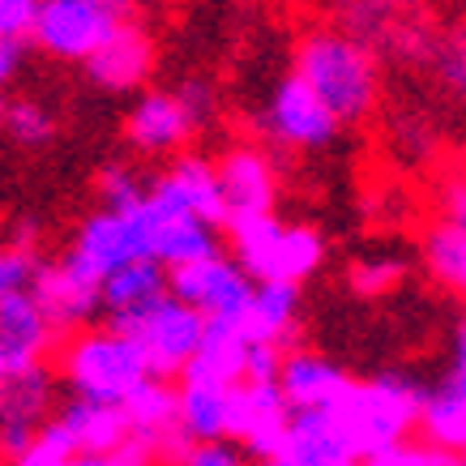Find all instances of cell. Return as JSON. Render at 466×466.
Segmentation results:
<instances>
[{"instance_id": "cell-1", "label": "cell", "mask_w": 466, "mask_h": 466, "mask_svg": "<svg viewBox=\"0 0 466 466\" xmlns=\"http://www.w3.org/2000/svg\"><path fill=\"white\" fill-rule=\"evenodd\" d=\"M317 90V99L334 112L339 125H355L377 103V56L347 30H312L296 47V69Z\"/></svg>"}, {"instance_id": "cell-2", "label": "cell", "mask_w": 466, "mask_h": 466, "mask_svg": "<svg viewBox=\"0 0 466 466\" xmlns=\"http://www.w3.org/2000/svg\"><path fill=\"white\" fill-rule=\"evenodd\" d=\"M428 394L432 390H424L402 372H381V377L355 381L351 394L342 398L329 415L339 420L351 450L360 458H372V453L390 450V445H402L410 428H420Z\"/></svg>"}, {"instance_id": "cell-3", "label": "cell", "mask_w": 466, "mask_h": 466, "mask_svg": "<svg viewBox=\"0 0 466 466\" xmlns=\"http://www.w3.org/2000/svg\"><path fill=\"white\" fill-rule=\"evenodd\" d=\"M65 381L73 398L103 402V407H125L150 381V364L137 351V342L107 329H82L65 347Z\"/></svg>"}, {"instance_id": "cell-4", "label": "cell", "mask_w": 466, "mask_h": 466, "mask_svg": "<svg viewBox=\"0 0 466 466\" xmlns=\"http://www.w3.org/2000/svg\"><path fill=\"white\" fill-rule=\"evenodd\" d=\"M125 218L133 227V240H137V257L142 261H158V266L176 269V266H188V261H201V257L223 253L218 248V231L184 210L180 198L163 180L150 184L146 201L137 210H128Z\"/></svg>"}, {"instance_id": "cell-5", "label": "cell", "mask_w": 466, "mask_h": 466, "mask_svg": "<svg viewBox=\"0 0 466 466\" xmlns=\"http://www.w3.org/2000/svg\"><path fill=\"white\" fill-rule=\"evenodd\" d=\"M112 329L137 342V351L150 364V377L171 381V377H184V368L193 364V355H198L201 339H206V317L193 312L188 304H180L176 296H167L158 299L155 309L133 312V317H116Z\"/></svg>"}, {"instance_id": "cell-6", "label": "cell", "mask_w": 466, "mask_h": 466, "mask_svg": "<svg viewBox=\"0 0 466 466\" xmlns=\"http://www.w3.org/2000/svg\"><path fill=\"white\" fill-rule=\"evenodd\" d=\"M128 22V5L112 0H43L30 43L56 60H86Z\"/></svg>"}, {"instance_id": "cell-7", "label": "cell", "mask_w": 466, "mask_h": 466, "mask_svg": "<svg viewBox=\"0 0 466 466\" xmlns=\"http://www.w3.org/2000/svg\"><path fill=\"white\" fill-rule=\"evenodd\" d=\"M167 283H171V296L180 304H188L206 321H218V325H244L257 296V283L240 269V261L227 253L167 269Z\"/></svg>"}, {"instance_id": "cell-8", "label": "cell", "mask_w": 466, "mask_h": 466, "mask_svg": "<svg viewBox=\"0 0 466 466\" xmlns=\"http://www.w3.org/2000/svg\"><path fill=\"white\" fill-rule=\"evenodd\" d=\"M30 296L47 317V325L65 334V329H82L86 321H95L103 309V279L65 253V261H43L35 266L30 279Z\"/></svg>"}, {"instance_id": "cell-9", "label": "cell", "mask_w": 466, "mask_h": 466, "mask_svg": "<svg viewBox=\"0 0 466 466\" xmlns=\"http://www.w3.org/2000/svg\"><path fill=\"white\" fill-rule=\"evenodd\" d=\"M291 420H296V410H291V402L283 398L279 385L244 381L236 385V398H231V432H227V441H240L244 453H253V458H261V466H269L287 453Z\"/></svg>"}, {"instance_id": "cell-10", "label": "cell", "mask_w": 466, "mask_h": 466, "mask_svg": "<svg viewBox=\"0 0 466 466\" xmlns=\"http://www.w3.org/2000/svg\"><path fill=\"white\" fill-rule=\"evenodd\" d=\"M261 125H266V133L274 142L291 146V150H321V146H329L339 137L342 128L334 120V112L317 99V90L299 73H287L283 82L274 86Z\"/></svg>"}, {"instance_id": "cell-11", "label": "cell", "mask_w": 466, "mask_h": 466, "mask_svg": "<svg viewBox=\"0 0 466 466\" xmlns=\"http://www.w3.org/2000/svg\"><path fill=\"white\" fill-rule=\"evenodd\" d=\"M82 69H86V77L99 86V90H107V95L137 90V86L150 77V69H155V39H150V30H146L142 22L128 17L125 26L116 30Z\"/></svg>"}, {"instance_id": "cell-12", "label": "cell", "mask_w": 466, "mask_h": 466, "mask_svg": "<svg viewBox=\"0 0 466 466\" xmlns=\"http://www.w3.org/2000/svg\"><path fill=\"white\" fill-rule=\"evenodd\" d=\"M201 120L193 116V107L184 103V95L176 90H150L137 99V107L128 112V125H125V137L128 146H137L142 155H158V150H176L193 137V128Z\"/></svg>"}, {"instance_id": "cell-13", "label": "cell", "mask_w": 466, "mask_h": 466, "mask_svg": "<svg viewBox=\"0 0 466 466\" xmlns=\"http://www.w3.org/2000/svg\"><path fill=\"white\" fill-rule=\"evenodd\" d=\"M218 180H223V198H227L231 218L274 214L279 180H274V163L266 158V150H257V146L227 150L223 163H218Z\"/></svg>"}, {"instance_id": "cell-14", "label": "cell", "mask_w": 466, "mask_h": 466, "mask_svg": "<svg viewBox=\"0 0 466 466\" xmlns=\"http://www.w3.org/2000/svg\"><path fill=\"white\" fill-rule=\"evenodd\" d=\"M355 377H347L339 364H329L325 355L312 351H287L283 372H279V390L291 402L296 415L304 410H334L342 398L351 394Z\"/></svg>"}, {"instance_id": "cell-15", "label": "cell", "mask_w": 466, "mask_h": 466, "mask_svg": "<svg viewBox=\"0 0 466 466\" xmlns=\"http://www.w3.org/2000/svg\"><path fill=\"white\" fill-rule=\"evenodd\" d=\"M69 257H77L90 274H99L103 283H107V274H116L120 266L142 261L128 218L125 214H112V210H95L90 218H82L77 236H73Z\"/></svg>"}, {"instance_id": "cell-16", "label": "cell", "mask_w": 466, "mask_h": 466, "mask_svg": "<svg viewBox=\"0 0 466 466\" xmlns=\"http://www.w3.org/2000/svg\"><path fill=\"white\" fill-rule=\"evenodd\" d=\"M158 180L167 184L171 193L180 198V206L193 218H201L206 227L223 231L231 227V210H227V198H223V180H218V163H206L201 155H180L171 163Z\"/></svg>"}, {"instance_id": "cell-17", "label": "cell", "mask_w": 466, "mask_h": 466, "mask_svg": "<svg viewBox=\"0 0 466 466\" xmlns=\"http://www.w3.org/2000/svg\"><path fill=\"white\" fill-rule=\"evenodd\" d=\"M56 424L69 432L77 458H112L128 445L125 407H103V402H82L73 398L56 415Z\"/></svg>"}, {"instance_id": "cell-18", "label": "cell", "mask_w": 466, "mask_h": 466, "mask_svg": "<svg viewBox=\"0 0 466 466\" xmlns=\"http://www.w3.org/2000/svg\"><path fill=\"white\" fill-rule=\"evenodd\" d=\"M125 420H128V437L142 441L146 450L163 458L167 441L180 432V390L171 381H150L125 402Z\"/></svg>"}, {"instance_id": "cell-19", "label": "cell", "mask_w": 466, "mask_h": 466, "mask_svg": "<svg viewBox=\"0 0 466 466\" xmlns=\"http://www.w3.org/2000/svg\"><path fill=\"white\" fill-rule=\"evenodd\" d=\"M180 428L193 445H210V441H227L231 432V398L236 385L218 381H198V377H180Z\"/></svg>"}, {"instance_id": "cell-20", "label": "cell", "mask_w": 466, "mask_h": 466, "mask_svg": "<svg viewBox=\"0 0 466 466\" xmlns=\"http://www.w3.org/2000/svg\"><path fill=\"white\" fill-rule=\"evenodd\" d=\"M244 334H248V342H269V347L287 351L299 334V287L296 283H257Z\"/></svg>"}, {"instance_id": "cell-21", "label": "cell", "mask_w": 466, "mask_h": 466, "mask_svg": "<svg viewBox=\"0 0 466 466\" xmlns=\"http://www.w3.org/2000/svg\"><path fill=\"white\" fill-rule=\"evenodd\" d=\"M248 334L244 325H218L206 321V339H201L193 364L184 368V377L198 381H218V385H244V368H248Z\"/></svg>"}, {"instance_id": "cell-22", "label": "cell", "mask_w": 466, "mask_h": 466, "mask_svg": "<svg viewBox=\"0 0 466 466\" xmlns=\"http://www.w3.org/2000/svg\"><path fill=\"white\" fill-rule=\"evenodd\" d=\"M167 296H171L167 266H158V261H128L116 274H107V283H103V309L112 312V321L155 309L158 299Z\"/></svg>"}, {"instance_id": "cell-23", "label": "cell", "mask_w": 466, "mask_h": 466, "mask_svg": "<svg viewBox=\"0 0 466 466\" xmlns=\"http://www.w3.org/2000/svg\"><path fill=\"white\" fill-rule=\"evenodd\" d=\"M47 407H52V372L43 364L0 381V428H43Z\"/></svg>"}, {"instance_id": "cell-24", "label": "cell", "mask_w": 466, "mask_h": 466, "mask_svg": "<svg viewBox=\"0 0 466 466\" xmlns=\"http://www.w3.org/2000/svg\"><path fill=\"white\" fill-rule=\"evenodd\" d=\"M325 261V240L321 231L309 223H296L283 231V240H279V248H274V261H269L266 269V283H304V279H312L317 269H321Z\"/></svg>"}, {"instance_id": "cell-25", "label": "cell", "mask_w": 466, "mask_h": 466, "mask_svg": "<svg viewBox=\"0 0 466 466\" xmlns=\"http://www.w3.org/2000/svg\"><path fill=\"white\" fill-rule=\"evenodd\" d=\"M287 223H279L274 214H257V218H231L227 236H231V248H236V261L240 269L253 279V283H266V269L274 261V248L283 240Z\"/></svg>"}, {"instance_id": "cell-26", "label": "cell", "mask_w": 466, "mask_h": 466, "mask_svg": "<svg viewBox=\"0 0 466 466\" xmlns=\"http://www.w3.org/2000/svg\"><path fill=\"white\" fill-rule=\"evenodd\" d=\"M424 266L450 296L466 299V231L453 223H437L424 236Z\"/></svg>"}, {"instance_id": "cell-27", "label": "cell", "mask_w": 466, "mask_h": 466, "mask_svg": "<svg viewBox=\"0 0 466 466\" xmlns=\"http://www.w3.org/2000/svg\"><path fill=\"white\" fill-rule=\"evenodd\" d=\"M420 432H424L428 445L466 458V398L450 394V390H432L424 402Z\"/></svg>"}, {"instance_id": "cell-28", "label": "cell", "mask_w": 466, "mask_h": 466, "mask_svg": "<svg viewBox=\"0 0 466 466\" xmlns=\"http://www.w3.org/2000/svg\"><path fill=\"white\" fill-rule=\"evenodd\" d=\"M95 188H99V198H103V210H112V214L137 210V206L146 201V193H150V188H142L137 171L125 167V163H107V167H99Z\"/></svg>"}, {"instance_id": "cell-29", "label": "cell", "mask_w": 466, "mask_h": 466, "mask_svg": "<svg viewBox=\"0 0 466 466\" xmlns=\"http://www.w3.org/2000/svg\"><path fill=\"white\" fill-rule=\"evenodd\" d=\"M5 128H9V137L22 146H47L56 137V116L35 99H17V103H9V112H5Z\"/></svg>"}, {"instance_id": "cell-30", "label": "cell", "mask_w": 466, "mask_h": 466, "mask_svg": "<svg viewBox=\"0 0 466 466\" xmlns=\"http://www.w3.org/2000/svg\"><path fill=\"white\" fill-rule=\"evenodd\" d=\"M402 274H407L402 261H394V257H372V261H355L351 274H347V283H351L355 296L377 299V296H390V291L402 283Z\"/></svg>"}, {"instance_id": "cell-31", "label": "cell", "mask_w": 466, "mask_h": 466, "mask_svg": "<svg viewBox=\"0 0 466 466\" xmlns=\"http://www.w3.org/2000/svg\"><path fill=\"white\" fill-rule=\"evenodd\" d=\"M73 462H77V450H73L69 432H65L56 420H47V424L39 428L35 445L9 466H73Z\"/></svg>"}, {"instance_id": "cell-32", "label": "cell", "mask_w": 466, "mask_h": 466, "mask_svg": "<svg viewBox=\"0 0 466 466\" xmlns=\"http://www.w3.org/2000/svg\"><path fill=\"white\" fill-rule=\"evenodd\" d=\"M364 466H466V458L437 450L428 441H402V445H390V450L364 458Z\"/></svg>"}, {"instance_id": "cell-33", "label": "cell", "mask_w": 466, "mask_h": 466, "mask_svg": "<svg viewBox=\"0 0 466 466\" xmlns=\"http://www.w3.org/2000/svg\"><path fill=\"white\" fill-rule=\"evenodd\" d=\"M385 43H390L402 60H432L441 52L437 39H432V30H428L424 22H394Z\"/></svg>"}, {"instance_id": "cell-34", "label": "cell", "mask_w": 466, "mask_h": 466, "mask_svg": "<svg viewBox=\"0 0 466 466\" xmlns=\"http://www.w3.org/2000/svg\"><path fill=\"white\" fill-rule=\"evenodd\" d=\"M35 257L17 253L14 244H0V304L5 299L22 296V291H30V279H35Z\"/></svg>"}, {"instance_id": "cell-35", "label": "cell", "mask_w": 466, "mask_h": 466, "mask_svg": "<svg viewBox=\"0 0 466 466\" xmlns=\"http://www.w3.org/2000/svg\"><path fill=\"white\" fill-rule=\"evenodd\" d=\"M39 0H0V43H26L35 35Z\"/></svg>"}, {"instance_id": "cell-36", "label": "cell", "mask_w": 466, "mask_h": 466, "mask_svg": "<svg viewBox=\"0 0 466 466\" xmlns=\"http://www.w3.org/2000/svg\"><path fill=\"white\" fill-rule=\"evenodd\" d=\"M437 69L445 77V86L466 99V30H453L445 39V47L437 52Z\"/></svg>"}, {"instance_id": "cell-37", "label": "cell", "mask_w": 466, "mask_h": 466, "mask_svg": "<svg viewBox=\"0 0 466 466\" xmlns=\"http://www.w3.org/2000/svg\"><path fill=\"white\" fill-rule=\"evenodd\" d=\"M283 360H287V351L269 347V342H253V347H248V368H244V381H253V385H279Z\"/></svg>"}, {"instance_id": "cell-38", "label": "cell", "mask_w": 466, "mask_h": 466, "mask_svg": "<svg viewBox=\"0 0 466 466\" xmlns=\"http://www.w3.org/2000/svg\"><path fill=\"white\" fill-rule=\"evenodd\" d=\"M184 466H244V453L231 441H210V445H193Z\"/></svg>"}, {"instance_id": "cell-39", "label": "cell", "mask_w": 466, "mask_h": 466, "mask_svg": "<svg viewBox=\"0 0 466 466\" xmlns=\"http://www.w3.org/2000/svg\"><path fill=\"white\" fill-rule=\"evenodd\" d=\"M441 390H450V394L466 398V317L458 321V329H453V360H450V377H445V385Z\"/></svg>"}, {"instance_id": "cell-40", "label": "cell", "mask_w": 466, "mask_h": 466, "mask_svg": "<svg viewBox=\"0 0 466 466\" xmlns=\"http://www.w3.org/2000/svg\"><path fill=\"white\" fill-rule=\"evenodd\" d=\"M441 210H445V223L462 227L466 231V180H450L445 193H441Z\"/></svg>"}, {"instance_id": "cell-41", "label": "cell", "mask_w": 466, "mask_h": 466, "mask_svg": "<svg viewBox=\"0 0 466 466\" xmlns=\"http://www.w3.org/2000/svg\"><path fill=\"white\" fill-rule=\"evenodd\" d=\"M22 69V43H0V90L14 82Z\"/></svg>"}, {"instance_id": "cell-42", "label": "cell", "mask_w": 466, "mask_h": 466, "mask_svg": "<svg viewBox=\"0 0 466 466\" xmlns=\"http://www.w3.org/2000/svg\"><path fill=\"white\" fill-rule=\"evenodd\" d=\"M9 244H14L17 253H26V257H35V244H39V227L30 223V218H22V223L9 231Z\"/></svg>"}, {"instance_id": "cell-43", "label": "cell", "mask_w": 466, "mask_h": 466, "mask_svg": "<svg viewBox=\"0 0 466 466\" xmlns=\"http://www.w3.org/2000/svg\"><path fill=\"white\" fill-rule=\"evenodd\" d=\"M17 372H26V364L14 355V347L5 342V334H0V381H9V377H17Z\"/></svg>"}, {"instance_id": "cell-44", "label": "cell", "mask_w": 466, "mask_h": 466, "mask_svg": "<svg viewBox=\"0 0 466 466\" xmlns=\"http://www.w3.org/2000/svg\"><path fill=\"white\" fill-rule=\"evenodd\" d=\"M73 466H116V462H112V458H77Z\"/></svg>"}, {"instance_id": "cell-45", "label": "cell", "mask_w": 466, "mask_h": 466, "mask_svg": "<svg viewBox=\"0 0 466 466\" xmlns=\"http://www.w3.org/2000/svg\"><path fill=\"white\" fill-rule=\"evenodd\" d=\"M269 466H299V462H291V458H279V462H269Z\"/></svg>"}, {"instance_id": "cell-46", "label": "cell", "mask_w": 466, "mask_h": 466, "mask_svg": "<svg viewBox=\"0 0 466 466\" xmlns=\"http://www.w3.org/2000/svg\"><path fill=\"white\" fill-rule=\"evenodd\" d=\"M5 112H9V103H5V99H0V125H5Z\"/></svg>"}]
</instances>
